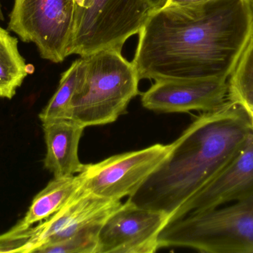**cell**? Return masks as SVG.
<instances>
[{
    "instance_id": "6da1fadb",
    "label": "cell",
    "mask_w": 253,
    "mask_h": 253,
    "mask_svg": "<svg viewBox=\"0 0 253 253\" xmlns=\"http://www.w3.org/2000/svg\"><path fill=\"white\" fill-rule=\"evenodd\" d=\"M253 36L251 0L165 5L138 34L132 62L140 80H227Z\"/></svg>"
},
{
    "instance_id": "7a4b0ae2",
    "label": "cell",
    "mask_w": 253,
    "mask_h": 253,
    "mask_svg": "<svg viewBox=\"0 0 253 253\" xmlns=\"http://www.w3.org/2000/svg\"><path fill=\"white\" fill-rule=\"evenodd\" d=\"M253 134L248 113L227 100L217 109L201 114L172 143L165 161L127 200L165 212L170 221L234 159Z\"/></svg>"
},
{
    "instance_id": "3957f363",
    "label": "cell",
    "mask_w": 253,
    "mask_h": 253,
    "mask_svg": "<svg viewBox=\"0 0 253 253\" xmlns=\"http://www.w3.org/2000/svg\"><path fill=\"white\" fill-rule=\"evenodd\" d=\"M84 58V76L68 119L85 128L114 123L139 93L136 69L117 49H102Z\"/></svg>"
},
{
    "instance_id": "277c9868",
    "label": "cell",
    "mask_w": 253,
    "mask_h": 253,
    "mask_svg": "<svg viewBox=\"0 0 253 253\" xmlns=\"http://www.w3.org/2000/svg\"><path fill=\"white\" fill-rule=\"evenodd\" d=\"M159 249L184 248L208 253H253V196L224 208L188 214L159 234Z\"/></svg>"
},
{
    "instance_id": "5b68a950",
    "label": "cell",
    "mask_w": 253,
    "mask_h": 253,
    "mask_svg": "<svg viewBox=\"0 0 253 253\" xmlns=\"http://www.w3.org/2000/svg\"><path fill=\"white\" fill-rule=\"evenodd\" d=\"M153 10L147 0H77L69 56L122 51L128 39L139 34Z\"/></svg>"
},
{
    "instance_id": "8992f818",
    "label": "cell",
    "mask_w": 253,
    "mask_h": 253,
    "mask_svg": "<svg viewBox=\"0 0 253 253\" xmlns=\"http://www.w3.org/2000/svg\"><path fill=\"white\" fill-rule=\"evenodd\" d=\"M76 0H14L8 29L34 43L40 56L60 63L69 56Z\"/></svg>"
},
{
    "instance_id": "52a82bcc",
    "label": "cell",
    "mask_w": 253,
    "mask_h": 253,
    "mask_svg": "<svg viewBox=\"0 0 253 253\" xmlns=\"http://www.w3.org/2000/svg\"><path fill=\"white\" fill-rule=\"evenodd\" d=\"M171 150L172 144H155L111 156L99 163L84 164L78 174L82 188L112 200L130 197L165 161Z\"/></svg>"
},
{
    "instance_id": "ba28073f",
    "label": "cell",
    "mask_w": 253,
    "mask_h": 253,
    "mask_svg": "<svg viewBox=\"0 0 253 253\" xmlns=\"http://www.w3.org/2000/svg\"><path fill=\"white\" fill-rule=\"evenodd\" d=\"M169 221L168 214L127 200L101 227L96 253H156L159 234Z\"/></svg>"
},
{
    "instance_id": "9c48e42d",
    "label": "cell",
    "mask_w": 253,
    "mask_h": 253,
    "mask_svg": "<svg viewBox=\"0 0 253 253\" xmlns=\"http://www.w3.org/2000/svg\"><path fill=\"white\" fill-rule=\"evenodd\" d=\"M228 100L227 79H165L156 80L142 94L144 108L163 113L213 111Z\"/></svg>"
},
{
    "instance_id": "30bf717a",
    "label": "cell",
    "mask_w": 253,
    "mask_h": 253,
    "mask_svg": "<svg viewBox=\"0 0 253 253\" xmlns=\"http://www.w3.org/2000/svg\"><path fill=\"white\" fill-rule=\"evenodd\" d=\"M122 204L121 201L96 196L81 187L60 210L33 227L29 253L69 239L92 226L103 224Z\"/></svg>"
},
{
    "instance_id": "8fae6325",
    "label": "cell",
    "mask_w": 253,
    "mask_h": 253,
    "mask_svg": "<svg viewBox=\"0 0 253 253\" xmlns=\"http://www.w3.org/2000/svg\"><path fill=\"white\" fill-rule=\"evenodd\" d=\"M251 196H253V134L234 159L183 206L169 222L188 214L211 210Z\"/></svg>"
},
{
    "instance_id": "7c38bea8",
    "label": "cell",
    "mask_w": 253,
    "mask_h": 253,
    "mask_svg": "<svg viewBox=\"0 0 253 253\" xmlns=\"http://www.w3.org/2000/svg\"><path fill=\"white\" fill-rule=\"evenodd\" d=\"M46 154L44 166L54 177L75 175L83 171L79 146L84 132L83 125L71 119L42 123Z\"/></svg>"
},
{
    "instance_id": "4fadbf2b",
    "label": "cell",
    "mask_w": 253,
    "mask_h": 253,
    "mask_svg": "<svg viewBox=\"0 0 253 253\" xmlns=\"http://www.w3.org/2000/svg\"><path fill=\"white\" fill-rule=\"evenodd\" d=\"M82 187L81 179L77 175L54 177L34 197L28 212L19 224L31 227L50 218L66 205Z\"/></svg>"
},
{
    "instance_id": "5bb4252c",
    "label": "cell",
    "mask_w": 253,
    "mask_h": 253,
    "mask_svg": "<svg viewBox=\"0 0 253 253\" xmlns=\"http://www.w3.org/2000/svg\"><path fill=\"white\" fill-rule=\"evenodd\" d=\"M29 73L17 38L0 26V98L12 99Z\"/></svg>"
},
{
    "instance_id": "9a60e30c",
    "label": "cell",
    "mask_w": 253,
    "mask_h": 253,
    "mask_svg": "<svg viewBox=\"0 0 253 253\" xmlns=\"http://www.w3.org/2000/svg\"><path fill=\"white\" fill-rule=\"evenodd\" d=\"M84 70L85 60L84 56H80L62 74L57 90L39 114L42 123L58 119H68L70 105L80 88Z\"/></svg>"
},
{
    "instance_id": "2e32d148",
    "label": "cell",
    "mask_w": 253,
    "mask_h": 253,
    "mask_svg": "<svg viewBox=\"0 0 253 253\" xmlns=\"http://www.w3.org/2000/svg\"><path fill=\"white\" fill-rule=\"evenodd\" d=\"M228 100L242 106L248 114L253 110V36L230 74Z\"/></svg>"
},
{
    "instance_id": "e0dca14e",
    "label": "cell",
    "mask_w": 253,
    "mask_h": 253,
    "mask_svg": "<svg viewBox=\"0 0 253 253\" xmlns=\"http://www.w3.org/2000/svg\"><path fill=\"white\" fill-rule=\"evenodd\" d=\"M102 224L92 226L62 242L44 245L35 253H96L99 230Z\"/></svg>"
},
{
    "instance_id": "ac0fdd59",
    "label": "cell",
    "mask_w": 253,
    "mask_h": 253,
    "mask_svg": "<svg viewBox=\"0 0 253 253\" xmlns=\"http://www.w3.org/2000/svg\"><path fill=\"white\" fill-rule=\"evenodd\" d=\"M32 236L33 226L27 228L18 223L0 236V253H29Z\"/></svg>"
},
{
    "instance_id": "d6986e66",
    "label": "cell",
    "mask_w": 253,
    "mask_h": 253,
    "mask_svg": "<svg viewBox=\"0 0 253 253\" xmlns=\"http://www.w3.org/2000/svg\"><path fill=\"white\" fill-rule=\"evenodd\" d=\"M208 0H168L167 6H186L190 4H197Z\"/></svg>"
},
{
    "instance_id": "ffe728a7",
    "label": "cell",
    "mask_w": 253,
    "mask_h": 253,
    "mask_svg": "<svg viewBox=\"0 0 253 253\" xmlns=\"http://www.w3.org/2000/svg\"><path fill=\"white\" fill-rule=\"evenodd\" d=\"M147 2L153 7V10L163 7L166 4L168 0H147Z\"/></svg>"
},
{
    "instance_id": "44dd1931",
    "label": "cell",
    "mask_w": 253,
    "mask_h": 253,
    "mask_svg": "<svg viewBox=\"0 0 253 253\" xmlns=\"http://www.w3.org/2000/svg\"><path fill=\"white\" fill-rule=\"evenodd\" d=\"M248 115H249L250 120H251V126H252L253 130V110L252 111H251V113H250L249 114H248Z\"/></svg>"
},
{
    "instance_id": "7402d4cb",
    "label": "cell",
    "mask_w": 253,
    "mask_h": 253,
    "mask_svg": "<svg viewBox=\"0 0 253 253\" xmlns=\"http://www.w3.org/2000/svg\"><path fill=\"white\" fill-rule=\"evenodd\" d=\"M0 21H4V16H3L2 10H1V1H0Z\"/></svg>"
},
{
    "instance_id": "603a6c76",
    "label": "cell",
    "mask_w": 253,
    "mask_h": 253,
    "mask_svg": "<svg viewBox=\"0 0 253 253\" xmlns=\"http://www.w3.org/2000/svg\"><path fill=\"white\" fill-rule=\"evenodd\" d=\"M251 2H252L253 5V0H251Z\"/></svg>"
},
{
    "instance_id": "cb8c5ba5",
    "label": "cell",
    "mask_w": 253,
    "mask_h": 253,
    "mask_svg": "<svg viewBox=\"0 0 253 253\" xmlns=\"http://www.w3.org/2000/svg\"><path fill=\"white\" fill-rule=\"evenodd\" d=\"M76 1H77V0H76Z\"/></svg>"
}]
</instances>
